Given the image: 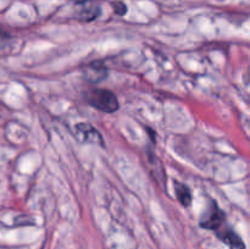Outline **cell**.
<instances>
[{
	"label": "cell",
	"instance_id": "3",
	"mask_svg": "<svg viewBox=\"0 0 250 249\" xmlns=\"http://www.w3.org/2000/svg\"><path fill=\"white\" fill-rule=\"evenodd\" d=\"M76 138L81 143H88V144H97V145L104 146V139H103L102 134L97 128L92 126L90 124H85V122H80L76 124L75 127Z\"/></svg>",
	"mask_w": 250,
	"mask_h": 249
},
{
	"label": "cell",
	"instance_id": "2",
	"mask_svg": "<svg viewBox=\"0 0 250 249\" xmlns=\"http://www.w3.org/2000/svg\"><path fill=\"white\" fill-rule=\"evenodd\" d=\"M200 226L203 228L211 229V231H216L219 229L222 225L226 221V215L219 208V205L216 204V202L211 200L209 203V205L207 207V209L204 210V212L202 214L200 217Z\"/></svg>",
	"mask_w": 250,
	"mask_h": 249
},
{
	"label": "cell",
	"instance_id": "8",
	"mask_svg": "<svg viewBox=\"0 0 250 249\" xmlns=\"http://www.w3.org/2000/svg\"><path fill=\"white\" fill-rule=\"evenodd\" d=\"M112 6H114L115 12H116L117 15H120V16H124L127 12V6L122 1H115L114 4H112Z\"/></svg>",
	"mask_w": 250,
	"mask_h": 249
},
{
	"label": "cell",
	"instance_id": "1",
	"mask_svg": "<svg viewBox=\"0 0 250 249\" xmlns=\"http://www.w3.org/2000/svg\"><path fill=\"white\" fill-rule=\"evenodd\" d=\"M85 99L90 106L95 107L99 111L107 112V114L117 111L120 107L116 95L107 89L93 88L85 93Z\"/></svg>",
	"mask_w": 250,
	"mask_h": 249
},
{
	"label": "cell",
	"instance_id": "6",
	"mask_svg": "<svg viewBox=\"0 0 250 249\" xmlns=\"http://www.w3.org/2000/svg\"><path fill=\"white\" fill-rule=\"evenodd\" d=\"M84 76L88 82L97 84L107 77V70L99 63H92V65H88L85 67Z\"/></svg>",
	"mask_w": 250,
	"mask_h": 249
},
{
	"label": "cell",
	"instance_id": "7",
	"mask_svg": "<svg viewBox=\"0 0 250 249\" xmlns=\"http://www.w3.org/2000/svg\"><path fill=\"white\" fill-rule=\"evenodd\" d=\"M173 188H175L176 198H177L178 202L183 205V207H189L192 204V193L190 189L183 183L175 181L173 182Z\"/></svg>",
	"mask_w": 250,
	"mask_h": 249
},
{
	"label": "cell",
	"instance_id": "9",
	"mask_svg": "<svg viewBox=\"0 0 250 249\" xmlns=\"http://www.w3.org/2000/svg\"><path fill=\"white\" fill-rule=\"evenodd\" d=\"M9 42H10L9 34H7L5 31H2V29H0V50L4 49L5 46L9 44Z\"/></svg>",
	"mask_w": 250,
	"mask_h": 249
},
{
	"label": "cell",
	"instance_id": "4",
	"mask_svg": "<svg viewBox=\"0 0 250 249\" xmlns=\"http://www.w3.org/2000/svg\"><path fill=\"white\" fill-rule=\"evenodd\" d=\"M215 233H216L217 238L221 239L225 244L229 247V249H246L243 239L229 227L227 222H225L219 229H216Z\"/></svg>",
	"mask_w": 250,
	"mask_h": 249
},
{
	"label": "cell",
	"instance_id": "5",
	"mask_svg": "<svg viewBox=\"0 0 250 249\" xmlns=\"http://www.w3.org/2000/svg\"><path fill=\"white\" fill-rule=\"evenodd\" d=\"M100 14L99 5L92 0H83L76 6V19L83 22H89L97 19Z\"/></svg>",
	"mask_w": 250,
	"mask_h": 249
}]
</instances>
